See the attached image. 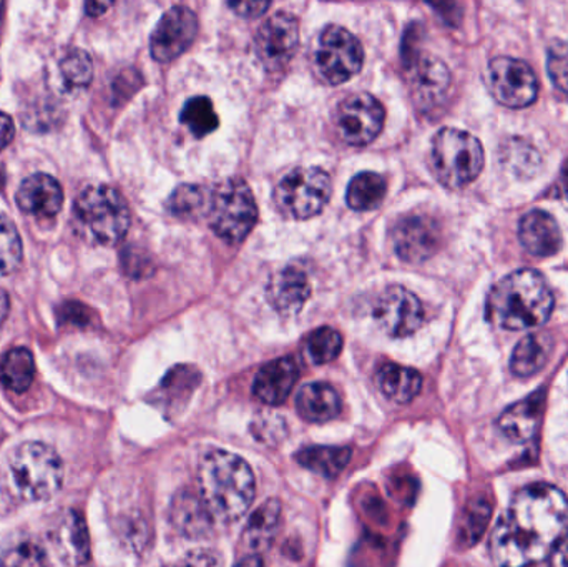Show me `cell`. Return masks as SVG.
Returning <instances> with one entry per match:
<instances>
[{
  "label": "cell",
  "mask_w": 568,
  "mask_h": 567,
  "mask_svg": "<svg viewBox=\"0 0 568 567\" xmlns=\"http://www.w3.org/2000/svg\"><path fill=\"white\" fill-rule=\"evenodd\" d=\"M568 535V502L556 486H526L514 495L490 536L497 567H529L552 555Z\"/></svg>",
  "instance_id": "1"
},
{
  "label": "cell",
  "mask_w": 568,
  "mask_h": 567,
  "mask_svg": "<svg viewBox=\"0 0 568 567\" xmlns=\"http://www.w3.org/2000/svg\"><path fill=\"white\" fill-rule=\"evenodd\" d=\"M556 305L552 288L536 270H517L490 290L486 316L504 330L537 328L550 318Z\"/></svg>",
  "instance_id": "2"
},
{
  "label": "cell",
  "mask_w": 568,
  "mask_h": 567,
  "mask_svg": "<svg viewBox=\"0 0 568 567\" xmlns=\"http://www.w3.org/2000/svg\"><path fill=\"white\" fill-rule=\"evenodd\" d=\"M255 475L245 459L213 449L200 462L199 495L215 522L242 518L255 499Z\"/></svg>",
  "instance_id": "3"
},
{
  "label": "cell",
  "mask_w": 568,
  "mask_h": 567,
  "mask_svg": "<svg viewBox=\"0 0 568 567\" xmlns=\"http://www.w3.org/2000/svg\"><path fill=\"white\" fill-rule=\"evenodd\" d=\"M73 215L83 236L97 245H116L129 233V205L112 186L90 185L83 189L73 203Z\"/></svg>",
  "instance_id": "4"
},
{
  "label": "cell",
  "mask_w": 568,
  "mask_h": 567,
  "mask_svg": "<svg viewBox=\"0 0 568 567\" xmlns=\"http://www.w3.org/2000/svg\"><path fill=\"white\" fill-rule=\"evenodd\" d=\"M13 488L26 502H45L63 482V463L55 449L43 443L17 446L9 459Z\"/></svg>",
  "instance_id": "5"
},
{
  "label": "cell",
  "mask_w": 568,
  "mask_h": 567,
  "mask_svg": "<svg viewBox=\"0 0 568 567\" xmlns=\"http://www.w3.org/2000/svg\"><path fill=\"white\" fill-rule=\"evenodd\" d=\"M484 149L473 133L459 129L439 130L433 140L430 163L437 180L447 189H463L484 169Z\"/></svg>",
  "instance_id": "6"
},
{
  "label": "cell",
  "mask_w": 568,
  "mask_h": 567,
  "mask_svg": "<svg viewBox=\"0 0 568 567\" xmlns=\"http://www.w3.org/2000/svg\"><path fill=\"white\" fill-rule=\"evenodd\" d=\"M206 220L213 232L226 243H242L258 220V206L248 183L225 180L210 192Z\"/></svg>",
  "instance_id": "7"
},
{
  "label": "cell",
  "mask_w": 568,
  "mask_h": 567,
  "mask_svg": "<svg viewBox=\"0 0 568 567\" xmlns=\"http://www.w3.org/2000/svg\"><path fill=\"white\" fill-rule=\"evenodd\" d=\"M333 192L331 176L320 166L287 173L275 190V203L286 219L307 220L327 205Z\"/></svg>",
  "instance_id": "8"
},
{
  "label": "cell",
  "mask_w": 568,
  "mask_h": 567,
  "mask_svg": "<svg viewBox=\"0 0 568 567\" xmlns=\"http://www.w3.org/2000/svg\"><path fill=\"white\" fill-rule=\"evenodd\" d=\"M364 62L359 40L343 27L329 26L321 32L314 49V69L321 80L339 85L353 79Z\"/></svg>",
  "instance_id": "9"
},
{
  "label": "cell",
  "mask_w": 568,
  "mask_h": 567,
  "mask_svg": "<svg viewBox=\"0 0 568 567\" xmlns=\"http://www.w3.org/2000/svg\"><path fill=\"white\" fill-rule=\"evenodd\" d=\"M486 79L494 99L510 109L529 107L539 93V80L532 67L513 57L490 60Z\"/></svg>",
  "instance_id": "10"
},
{
  "label": "cell",
  "mask_w": 568,
  "mask_h": 567,
  "mask_svg": "<svg viewBox=\"0 0 568 567\" xmlns=\"http://www.w3.org/2000/svg\"><path fill=\"white\" fill-rule=\"evenodd\" d=\"M384 120V107L369 93L346 97L334 113L337 133L344 142L354 146H364L373 142L383 130Z\"/></svg>",
  "instance_id": "11"
},
{
  "label": "cell",
  "mask_w": 568,
  "mask_h": 567,
  "mask_svg": "<svg viewBox=\"0 0 568 567\" xmlns=\"http://www.w3.org/2000/svg\"><path fill=\"white\" fill-rule=\"evenodd\" d=\"M379 328L393 338L413 335L424 323L420 300L403 286L384 290L373 310Z\"/></svg>",
  "instance_id": "12"
},
{
  "label": "cell",
  "mask_w": 568,
  "mask_h": 567,
  "mask_svg": "<svg viewBox=\"0 0 568 567\" xmlns=\"http://www.w3.org/2000/svg\"><path fill=\"white\" fill-rule=\"evenodd\" d=\"M443 243L439 223L430 215L410 213L397 220L393 245L397 256L407 263H423L436 255Z\"/></svg>",
  "instance_id": "13"
},
{
  "label": "cell",
  "mask_w": 568,
  "mask_h": 567,
  "mask_svg": "<svg viewBox=\"0 0 568 567\" xmlns=\"http://www.w3.org/2000/svg\"><path fill=\"white\" fill-rule=\"evenodd\" d=\"M300 43V26L296 17L276 12L256 33L255 49L260 62L266 70H282L293 59Z\"/></svg>",
  "instance_id": "14"
},
{
  "label": "cell",
  "mask_w": 568,
  "mask_h": 567,
  "mask_svg": "<svg viewBox=\"0 0 568 567\" xmlns=\"http://www.w3.org/2000/svg\"><path fill=\"white\" fill-rule=\"evenodd\" d=\"M199 33V19L192 9L175 6L163 13L150 40V52L156 62H172L182 55Z\"/></svg>",
  "instance_id": "15"
},
{
  "label": "cell",
  "mask_w": 568,
  "mask_h": 567,
  "mask_svg": "<svg viewBox=\"0 0 568 567\" xmlns=\"http://www.w3.org/2000/svg\"><path fill=\"white\" fill-rule=\"evenodd\" d=\"M406 63L414 100L420 107L439 103L450 85V73L446 63L433 55H414Z\"/></svg>",
  "instance_id": "16"
},
{
  "label": "cell",
  "mask_w": 568,
  "mask_h": 567,
  "mask_svg": "<svg viewBox=\"0 0 568 567\" xmlns=\"http://www.w3.org/2000/svg\"><path fill=\"white\" fill-rule=\"evenodd\" d=\"M53 548L62 563L70 567L87 565L90 559V538L85 519L75 509L60 516L52 533Z\"/></svg>",
  "instance_id": "17"
},
{
  "label": "cell",
  "mask_w": 568,
  "mask_h": 567,
  "mask_svg": "<svg viewBox=\"0 0 568 567\" xmlns=\"http://www.w3.org/2000/svg\"><path fill=\"white\" fill-rule=\"evenodd\" d=\"M17 206L27 215L50 219L60 212L63 205V192L60 183L45 173H36L20 183L16 195Z\"/></svg>",
  "instance_id": "18"
},
{
  "label": "cell",
  "mask_w": 568,
  "mask_h": 567,
  "mask_svg": "<svg viewBox=\"0 0 568 567\" xmlns=\"http://www.w3.org/2000/svg\"><path fill=\"white\" fill-rule=\"evenodd\" d=\"M519 239L524 249L534 256H554L564 245L562 230L550 213L532 210L523 216Z\"/></svg>",
  "instance_id": "19"
},
{
  "label": "cell",
  "mask_w": 568,
  "mask_h": 567,
  "mask_svg": "<svg viewBox=\"0 0 568 567\" xmlns=\"http://www.w3.org/2000/svg\"><path fill=\"white\" fill-rule=\"evenodd\" d=\"M268 302L283 316H294L303 310L311 296L310 280L297 266H287L268 283Z\"/></svg>",
  "instance_id": "20"
},
{
  "label": "cell",
  "mask_w": 568,
  "mask_h": 567,
  "mask_svg": "<svg viewBox=\"0 0 568 567\" xmlns=\"http://www.w3.org/2000/svg\"><path fill=\"white\" fill-rule=\"evenodd\" d=\"M297 376H300V369L293 358L275 360L260 369L253 383V393L265 405H282L293 392Z\"/></svg>",
  "instance_id": "21"
},
{
  "label": "cell",
  "mask_w": 568,
  "mask_h": 567,
  "mask_svg": "<svg viewBox=\"0 0 568 567\" xmlns=\"http://www.w3.org/2000/svg\"><path fill=\"white\" fill-rule=\"evenodd\" d=\"M170 519L176 531L190 539L205 538L215 523L200 495L192 492H182L175 496L170 508Z\"/></svg>",
  "instance_id": "22"
},
{
  "label": "cell",
  "mask_w": 568,
  "mask_h": 567,
  "mask_svg": "<svg viewBox=\"0 0 568 567\" xmlns=\"http://www.w3.org/2000/svg\"><path fill=\"white\" fill-rule=\"evenodd\" d=\"M544 392L534 393L529 398L516 403L500 415L499 428L510 442H529L539 428L544 413Z\"/></svg>",
  "instance_id": "23"
},
{
  "label": "cell",
  "mask_w": 568,
  "mask_h": 567,
  "mask_svg": "<svg viewBox=\"0 0 568 567\" xmlns=\"http://www.w3.org/2000/svg\"><path fill=\"white\" fill-rule=\"evenodd\" d=\"M199 385L200 373L193 366H176L160 383L153 402L165 412V415H179Z\"/></svg>",
  "instance_id": "24"
},
{
  "label": "cell",
  "mask_w": 568,
  "mask_h": 567,
  "mask_svg": "<svg viewBox=\"0 0 568 567\" xmlns=\"http://www.w3.org/2000/svg\"><path fill=\"white\" fill-rule=\"evenodd\" d=\"M296 409L307 423H327L339 416L341 398L327 383H310L297 393Z\"/></svg>",
  "instance_id": "25"
},
{
  "label": "cell",
  "mask_w": 568,
  "mask_h": 567,
  "mask_svg": "<svg viewBox=\"0 0 568 567\" xmlns=\"http://www.w3.org/2000/svg\"><path fill=\"white\" fill-rule=\"evenodd\" d=\"M282 519V503L278 499H268L263 503L252 516L243 531V543L252 555L258 556L266 551L278 531Z\"/></svg>",
  "instance_id": "26"
},
{
  "label": "cell",
  "mask_w": 568,
  "mask_h": 567,
  "mask_svg": "<svg viewBox=\"0 0 568 567\" xmlns=\"http://www.w3.org/2000/svg\"><path fill=\"white\" fill-rule=\"evenodd\" d=\"M377 386L389 402L407 405L419 395L423 388V376L416 369L387 363L377 373Z\"/></svg>",
  "instance_id": "27"
},
{
  "label": "cell",
  "mask_w": 568,
  "mask_h": 567,
  "mask_svg": "<svg viewBox=\"0 0 568 567\" xmlns=\"http://www.w3.org/2000/svg\"><path fill=\"white\" fill-rule=\"evenodd\" d=\"M554 350V340L544 333H534L520 340L510 358V369L519 378L537 375L549 362Z\"/></svg>",
  "instance_id": "28"
},
{
  "label": "cell",
  "mask_w": 568,
  "mask_h": 567,
  "mask_svg": "<svg viewBox=\"0 0 568 567\" xmlns=\"http://www.w3.org/2000/svg\"><path fill=\"white\" fill-rule=\"evenodd\" d=\"M351 456L353 452L346 446H310L296 453V462L324 478H336L351 462Z\"/></svg>",
  "instance_id": "29"
},
{
  "label": "cell",
  "mask_w": 568,
  "mask_h": 567,
  "mask_svg": "<svg viewBox=\"0 0 568 567\" xmlns=\"http://www.w3.org/2000/svg\"><path fill=\"white\" fill-rule=\"evenodd\" d=\"M36 376V362L27 348H13L0 360V383L13 393H26Z\"/></svg>",
  "instance_id": "30"
},
{
  "label": "cell",
  "mask_w": 568,
  "mask_h": 567,
  "mask_svg": "<svg viewBox=\"0 0 568 567\" xmlns=\"http://www.w3.org/2000/svg\"><path fill=\"white\" fill-rule=\"evenodd\" d=\"M386 192V180L379 173H357L347 186V206L356 212H369L383 203Z\"/></svg>",
  "instance_id": "31"
},
{
  "label": "cell",
  "mask_w": 568,
  "mask_h": 567,
  "mask_svg": "<svg viewBox=\"0 0 568 567\" xmlns=\"http://www.w3.org/2000/svg\"><path fill=\"white\" fill-rule=\"evenodd\" d=\"M0 567H49L45 548L30 536L7 543L0 555Z\"/></svg>",
  "instance_id": "32"
},
{
  "label": "cell",
  "mask_w": 568,
  "mask_h": 567,
  "mask_svg": "<svg viewBox=\"0 0 568 567\" xmlns=\"http://www.w3.org/2000/svg\"><path fill=\"white\" fill-rule=\"evenodd\" d=\"M493 518V505L489 499L474 498L464 508L463 522L459 528V543L464 548L476 545Z\"/></svg>",
  "instance_id": "33"
},
{
  "label": "cell",
  "mask_w": 568,
  "mask_h": 567,
  "mask_svg": "<svg viewBox=\"0 0 568 567\" xmlns=\"http://www.w3.org/2000/svg\"><path fill=\"white\" fill-rule=\"evenodd\" d=\"M210 192L199 185H182L170 195L166 209L182 220H196L206 215Z\"/></svg>",
  "instance_id": "34"
},
{
  "label": "cell",
  "mask_w": 568,
  "mask_h": 567,
  "mask_svg": "<svg viewBox=\"0 0 568 567\" xmlns=\"http://www.w3.org/2000/svg\"><path fill=\"white\" fill-rule=\"evenodd\" d=\"M180 120L199 139L215 132L220 123L219 115H216L212 100L209 97H193V99H190L183 107L182 113H180Z\"/></svg>",
  "instance_id": "35"
},
{
  "label": "cell",
  "mask_w": 568,
  "mask_h": 567,
  "mask_svg": "<svg viewBox=\"0 0 568 567\" xmlns=\"http://www.w3.org/2000/svg\"><path fill=\"white\" fill-rule=\"evenodd\" d=\"M341 350H343V336L331 326L314 330L304 346L307 360L314 365H326L333 362L339 356Z\"/></svg>",
  "instance_id": "36"
},
{
  "label": "cell",
  "mask_w": 568,
  "mask_h": 567,
  "mask_svg": "<svg viewBox=\"0 0 568 567\" xmlns=\"http://www.w3.org/2000/svg\"><path fill=\"white\" fill-rule=\"evenodd\" d=\"M60 75L67 89H85L93 77V62L85 50H70L60 62Z\"/></svg>",
  "instance_id": "37"
},
{
  "label": "cell",
  "mask_w": 568,
  "mask_h": 567,
  "mask_svg": "<svg viewBox=\"0 0 568 567\" xmlns=\"http://www.w3.org/2000/svg\"><path fill=\"white\" fill-rule=\"evenodd\" d=\"M22 262V240L9 216L0 213V276L10 275Z\"/></svg>",
  "instance_id": "38"
},
{
  "label": "cell",
  "mask_w": 568,
  "mask_h": 567,
  "mask_svg": "<svg viewBox=\"0 0 568 567\" xmlns=\"http://www.w3.org/2000/svg\"><path fill=\"white\" fill-rule=\"evenodd\" d=\"M547 70L554 85L568 93V42H556L550 47Z\"/></svg>",
  "instance_id": "39"
},
{
  "label": "cell",
  "mask_w": 568,
  "mask_h": 567,
  "mask_svg": "<svg viewBox=\"0 0 568 567\" xmlns=\"http://www.w3.org/2000/svg\"><path fill=\"white\" fill-rule=\"evenodd\" d=\"M253 435L260 442L268 443V445L282 442L286 436V422L280 415L266 413V415L258 416L253 423Z\"/></svg>",
  "instance_id": "40"
},
{
  "label": "cell",
  "mask_w": 568,
  "mask_h": 567,
  "mask_svg": "<svg viewBox=\"0 0 568 567\" xmlns=\"http://www.w3.org/2000/svg\"><path fill=\"white\" fill-rule=\"evenodd\" d=\"M90 318H92V312L83 303L65 302L63 305H60L59 320L62 323L83 326L90 322Z\"/></svg>",
  "instance_id": "41"
},
{
  "label": "cell",
  "mask_w": 568,
  "mask_h": 567,
  "mask_svg": "<svg viewBox=\"0 0 568 567\" xmlns=\"http://www.w3.org/2000/svg\"><path fill=\"white\" fill-rule=\"evenodd\" d=\"M176 567H222V558L219 553L202 549L186 555Z\"/></svg>",
  "instance_id": "42"
},
{
  "label": "cell",
  "mask_w": 568,
  "mask_h": 567,
  "mask_svg": "<svg viewBox=\"0 0 568 567\" xmlns=\"http://www.w3.org/2000/svg\"><path fill=\"white\" fill-rule=\"evenodd\" d=\"M230 9L235 10L240 17H245V19H255V17L262 16L266 9L270 7V2H239V3H229Z\"/></svg>",
  "instance_id": "43"
},
{
  "label": "cell",
  "mask_w": 568,
  "mask_h": 567,
  "mask_svg": "<svg viewBox=\"0 0 568 567\" xmlns=\"http://www.w3.org/2000/svg\"><path fill=\"white\" fill-rule=\"evenodd\" d=\"M13 122L7 113L0 112V152L12 142Z\"/></svg>",
  "instance_id": "44"
},
{
  "label": "cell",
  "mask_w": 568,
  "mask_h": 567,
  "mask_svg": "<svg viewBox=\"0 0 568 567\" xmlns=\"http://www.w3.org/2000/svg\"><path fill=\"white\" fill-rule=\"evenodd\" d=\"M550 556V567H568V535Z\"/></svg>",
  "instance_id": "45"
},
{
  "label": "cell",
  "mask_w": 568,
  "mask_h": 567,
  "mask_svg": "<svg viewBox=\"0 0 568 567\" xmlns=\"http://www.w3.org/2000/svg\"><path fill=\"white\" fill-rule=\"evenodd\" d=\"M110 6H112V3L89 2L87 3L85 9L87 12H89V16L97 17L105 13V10L110 9Z\"/></svg>",
  "instance_id": "46"
},
{
  "label": "cell",
  "mask_w": 568,
  "mask_h": 567,
  "mask_svg": "<svg viewBox=\"0 0 568 567\" xmlns=\"http://www.w3.org/2000/svg\"><path fill=\"white\" fill-rule=\"evenodd\" d=\"M235 567H265V563H263L262 556L250 555Z\"/></svg>",
  "instance_id": "47"
},
{
  "label": "cell",
  "mask_w": 568,
  "mask_h": 567,
  "mask_svg": "<svg viewBox=\"0 0 568 567\" xmlns=\"http://www.w3.org/2000/svg\"><path fill=\"white\" fill-rule=\"evenodd\" d=\"M7 312H9V300H7L6 293L0 290V322L6 318Z\"/></svg>",
  "instance_id": "48"
},
{
  "label": "cell",
  "mask_w": 568,
  "mask_h": 567,
  "mask_svg": "<svg viewBox=\"0 0 568 567\" xmlns=\"http://www.w3.org/2000/svg\"><path fill=\"white\" fill-rule=\"evenodd\" d=\"M3 3H0V16H2Z\"/></svg>",
  "instance_id": "49"
},
{
  "label": "cell",
  "mask_w": 568,
  "mask_h": 567,
  "mask_svg": "<svg viewBox=\"0 0 568 567\" xmlns=\"http://www.w3.org/2000/svg\"><path fill=\"white\" fill-rule=\"evenodd\" d=\"M166 567H176V566H166Z\"/></svg>",
  "instance_id": "50"
}]
</instances>
